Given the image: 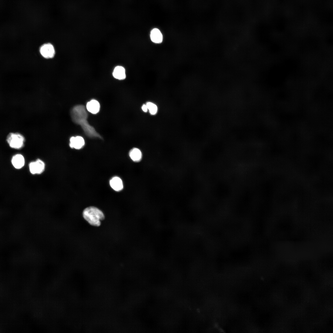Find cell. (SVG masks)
<instances>
[{
    "label": "cell",
    "instance_id": "obj_6",
    "mask_svg": "<svg viewBox=\"0 0 333 333\" xmlns=\"http://www.w3.org/2000/svg\"><path fill=\"white\" fill-rule=\"evenodd\" d=\"M84 139L81 136L72 137L70 138L69 146L72 148L80 149L84 146Z\"/></svg>",
    "mask_w": 333,
    "mask_h": 333
},
{
    "label": "cell",
    "instance_id": "obj_13",
    "mask_svg": "<svg viewBox=\"0 0 333 333\" xmlns=\"http://www.w3.org/2000/svg\"><path fill=\"white\" fill-rule=\"evenodd\" d=\"M146 105L150 114L154 115L156 113L158 110V107L155 104L149 102H148Z\"/></svg>",
    "mask_w": 333,
    "mask_h": 333
},
{
    "label": "cell",
    "instance_id": "obj_14",
    "mask_svg": "<svg viewBox=\"0 0 333 333\" xmlns=\"http://www.w3.org/2000/svg\"><path fill=\"white\" fill-rule=\"evenodd\" d=\"M142 109L143 111L145 112H147L148 109L146 105L145 104H144L142 105Z\"/></svg>",
    "mask_w": 333,
    "mask_h": 333
},
{
    "label": "cell",
    "instance_id": "obj_5",
    "mask_svg": "<svg viewBox=\"0 0 333 333\" xmlns=\"http://www.w3.org/2000/svg\"><path fill=\"white\" fill-rule=\"evenodd\" d=\"M29 168L31 174H40L44 169L45 164L41 160L38 159L35 161L31 162L29 164Z\"/></svg>",
    "mask_w": 333,
    "mask_h": 333
},
{
    "label": "cell",
    "instance_id": "obj_3",
    "mask_svg": "<svg viewBox=\"0 0 333 333\" xmlns=\"http://www.w3.org/2000/svg\"><path fill=\"white\" fill-rule=\"evenodd\" d=\"M6 141L10 147L12 148L19 149L24 145L25 138L21 134L10 133L7 136Z\"/></svg>",
    "mask_w": 333,
    "mask_h": 333
},
{
    "label": "cell",
    "instance_id": "obj_8",
    "mask_svg": "<svg viewBox=\"0 0 333 333\" xmlns=\"http://www.w3.org/2000/svg\"><path fill=\"white\" fill-rule=\"evenodd\" d=\"M11 163L15 168L20 169L23 167L24 165V158L22 155L20 154H16L12 158Z\"/></svg>",
    "mask_w": 333,
    "mask_h": 333
},
{
    "label": "cell",
    "instance_id": "obj_1",
    "mask_svg": "<svg viewBox=\"0 0 333 333\" xmlns=\"http://www.w3.org/2000/svg\"><path fill=\"white\" fill-rule=\"evenodd\" d=\"M71 116L72 121L82 127L85 134L90 137H101L94 128L88 123L87 114L84 107L81 105L74 106L72 110Z\"/></svg>",
    "mask_w": 333,
    "mask_h": 333
},
{
    "label": "cell",
    "instance_id": "obj_12",
    "mask_svg": "<svg viewBox=\"0 0 333 333\" xmlns=\"http://www.w3.org/2000/svg\"><path fill=\"white\" fill-rule=\"evenodd\" d=\"M129 156L133 161L138 162L140 161L142 158V154L138 149L134 148L130 150Z\"/></svg>",
    "mask_w": 333,
    "mask_h": 333
},
{
    "label": "cell",
    "instance_id": "obj_11",
    "mask_svg": "<svg viewBox=\"0 0 333 333\" xmlns=\"http://www.w3.org/2000/svg\"><path fill=\"white\" fill-rule=\"evenodd\" d=\"M110 185L114 190L119 191L123 188V184L121 179L118 177L113 178L110 181Z\"/></svg>",
    "mask_w": 333,
    "mask_h": 333
},
{
    "label": "cell",
    "instance_id": "obj_10",
    "mask_svg": "<svg viewBox=\"0 0 333 333\" xmlns=\"http://www.w3.org/2000/svg\"><path fill=\"white\" fill-rule=\"evenodd\" d=\"M86 108L89 112L95 114L99 111L100 105L99 102L95 100H92L88 102L86 105Z\"/></svg>",
    "mask_w": 333,
    "mask_h": 333
},
{
    "label": "cell",
    "instance_id": "obj_4",
    "mask_svg": "<svg viewBox=\"0 0 333 333\" xmlns=\"http://www.w3.org/2000/svg\"><path fill=\"white\" fill-rule=\"evenodd\" d=\"M39 52L41 56L46 59L52 58L56 53L54 46L49 43L42 44L39 48Z\"/></svg>",
    "mask_w": 333,
    "mask_h": 333
},
{
    "label": "cell",
    "instance_id": "obj_9",
    "mask_svg": "<svg viewBox=\"0 0 333 333\" xmlns=\"http://www.w3.org/2000/svg\"><path fill=\"white\" fill-rule=\"evenodd\" d=\"M150 37L151 41L156 43H160L162 41V35L160 31L157 28H154L151 30Z\"/></svg>",
    "mask_w": 333,
    "mask_h": 333
},
{
    "label": "cell",
    "instance_id": "obj_7",
    "mask_svg": "<svg viewBox=\"0 0 333 333\" xmlns=\"http://www.w3.org/2000/svg\"><path fill=\"white\" fill-rule=\"evenodd\" d=\"M113 76L115 79L121 80L125 79L126 77L125 69L121 66H117L114 69L112 73Z\"/></svg>",
    "mask_w": 333,
    "mask_h": 333
},
{
    "label": "cell",
    "instance_id": "obj_2",
    "mask_svg": "<svg viewBox=\"0 0 333 333\" xmlns=\"http://www.w3.org/2000/svg\"><path fill=\"white\" fill-rule=\"evenodd\" d=\"M84 219L90 225L99 226L101 220L105 218L103 212L99 209L94 207H89L85 208L83 212Z\"/></svg>",
    "mask_w": 333,
    "mask_h": 333
}]
</instances>
